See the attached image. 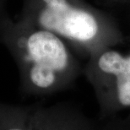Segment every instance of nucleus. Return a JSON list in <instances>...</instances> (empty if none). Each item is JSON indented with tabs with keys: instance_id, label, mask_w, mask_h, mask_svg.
<instances>
[{
	"instance_id": "obj_1",
	"label": "nucleus",
	"mask_w": 130,
	"mask_h": 130,
	"mask_svg": "<svg viewBox=\"0 0 130 130\" xmlns=\"http://www.w3.org/2000/svg\"><path fill=\"white\" fill-rule=\"evenodd\" d=\"M0 43L16 63L20 89L26 97L63 91L83 74L79 58L67 42L48 30L9 15L0 26Z\"/></svg>"
},
{
	"instance_id": "obj_2",
	"label": "nucleus",
	"mask_w": 130,
	"mask_h": 130,
	"mask_svg": "<svg viewBox=\"0 0 130 130\" xmlns=\"http://www.w3.org/2000/svg\"><path fill=\"white\" fill-rule=\"evenodd\" d=\"M19 17L58 36L79 58L117 47L124 39L115 20L86 0H22Z\"/></svg>"
},
{
	"instance_id": "obj_3",
	"label": "nucleus",
	"mask_w": 130,
	"mask_h": 130,
	"mask_svg": "<svg viewBox=\"0 0 130 130\" xmlns=\"http://www.w3.org/2000/svg\"><path fill=\"white\" fill-rule=\"evenodd\" d=\"M83 74L92 86L101 115L130 110V53L116 47L93 53L83 67Z\"/></svg>"
},
{
	"instance_id": "obj_4",
	"label": "nucleus",
	"mask_w": 130,
	"mask_h": 130,
	"mask_svg": "<svg viewBox=\"0 0 130 130\" xmlns=\"http://www.w3.org/2000/svg\"><path fill=\"white\" fill-rule=\"evenodd\" d=\"M35 130H97L94 123L68 103L36 104Z\"/></svg>"
},
{
	"instance_id": "obj_5",
	"label": "nucleus",
	"mask_w": 130,
	"mask_h": 130,
	"mask_svg": "<svg viewBox=\"0 0 130 130\" xmlns=\"http://www.w3.org/2000/svg\"><path fill=\"white\" fill-rule=\"evenodd\" d=\"M33 105H14L0 101V130H35Z\"/></svg>"
},
{
	"instance_id": "obj_6",
	"label": "nucleus",
	"mask_w": 130,
	"mask_h": 130,
	"mask_svg": "<svg viewBox=\"0 0 130 130\" xmlns=\"http://www.w3.org/2000/svg\"><path fill=\"white\" fill-rule=\"evenodd\" d=\"M104 130H130V114L123 120L108 124Z\"/></svg>"
},
{
	"instance_id": "obj_7",
	"label": "nucleus",
	"mask_w": 130,
	"mask_h": 130,
	"mask_svg": "<svg viewBox=\"0 0 130 130\" xmlns=\"http://www.w3.org/2000/svg\"><path fill=\"white\" fill-rule=\"evenodd\" d=\"M7 1L8 0H0V26L5 18L9 15L6 11Z\"/></svg>"
},
{
	"instance_id": "obj_8",
	"label": "nucleus",
	"mask_w": 130,
	"mask_h": 130,
	"mask_svg": "<svg viewBox=\"0 0 130 130\" xmlns=\"http://www.w3.org/2000/svg\"><path fill=\"white\" fill-rule=\"evenodd\" d=\"M99 2L109 4H118V5H127L130 4V0H97Z\"/></svg>"
}]
</instances>
